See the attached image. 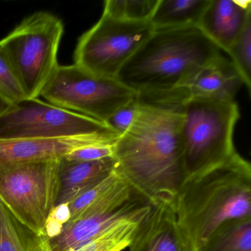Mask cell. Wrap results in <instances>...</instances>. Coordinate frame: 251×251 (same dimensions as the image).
Wrapping results in <instances>:
<instances>
[{
    "instance_id": "cell-1",
    "label": "cell",
    "mask_w": 251,
    "mask_h": 251,
    "mask_svg": "<svg viewBox=\"0 0 251 251\" xmlns=\"http://www.w3.org/2000/svg\"><path fill=\"white\" fill-rule=\"evenodd\" d=\"M137 99L133 125L114 145L116 170L151 205L163 201L173 203L184 180L180 142L183 103Z\"/></svg>"
},
{
    "instance_id": "cell-2",
    "label": "cell",
    "mask_w": 251,
    "mask_h": 251,
    "mask_svg": "<svg viewBox=\"0 0 251 251\" xmlns=\"http://www.w3.org/2000/svg\"><path fill=\"white\" fill-rule=\"evenodd\" d=\"M192 251H199L220 226L251 218V166L235 152L224 162L183 180L173 202Z\"/></svg>"
},
{
    "instance_id": "cell-3",
    "label": "cell",
    "mask_w": 251,
    "mask_h": 251,
    "mask_svg": "<svg viewBox=\"0 0 251 251\" xmlns=\"http://www.w3.org/2000/svg\"><path fill=\"white\" fill-rule=\"evenodd\" d=\"M221 55L220 48L198 26L158 29L116 79L139 97L167 95L185 87Z\"/></svg>"
},
{
    "instance_id": "cell-4",
    "label": "cell",
    "mask_w": 251,
    "mask_h": 251,
    "mask_svg": "<svg viewBox=\"0 0 251 251\" xmlns=\"http://www.w3.org/2000/svg\"><path fill=\"white\" fill-rule=\"evenodd\" d=\"M181 112L184 180L224 162L236 152L233 134L240 112L235 100L189 98L182 104Z\"/></svg>"
},
{
    "instance_id": "cell-5",
    "label": "cell",
    "mask_w": 251,
    "mask_h": 251,
    "mask_svg": "<svg viewBox=\"0 0 251 251\" xmlns=\"http://www.w3.org/2000/svg\"><path fill=\"white\" fill-rule=\"evenodd\" d=\"M64 24L51 13L25 19L0 41V47L28 99H37L59 66L57 59Z\"/></svg>"
},
{
    "instance_id": "cell-6",
    "label": "cell",
    "mask_w": 251,
    "mask_h": 251,
    "mask_svg": "<svg viewBox=\"0 0 251 251\" xmlns=\"http://www.w3.org/2000/svg\"><path fill=\"white\" fill-rule=\"evenodd\" d=\"M41 96L55 106L105 123L136 93L117 79L97 75L73 64L58 66Z\"/></svg>"
},
{
    "instance_id": "cell-7",
    "label": "cell",
    "mask_w": 251,
    "mask_h": 251,
    "mask_svg": "<svg viewBox=\"0 0 251 251\" xmlns=\"http://www.w3.org/2000/svg\"><path fill=\"white\" fill-rule=\"evenodd\" d=\"M120 137L106 123L38 99L13 104L0 117V139Z\"/></svg>"
},
{
    "instance_id": "cell-8",
    "label": "cell",
    "mask_w": 251,
    "mask_h": 251,
    "mask_svg": "<svg viewBox=\"0 0 251 251\" xmlns=\"http://www.w3.org/2000/svg\"><path fill=\"white\" fill-rule=\"evenodd\" d=\"M58 161H36L0 172V200L21 223L40 236L56 204Z\"/></svg>"
},
{
    "instance_id": "cell-9",
    "label": "cell",
    "mask_w": 251,
    "mask_h": 251,
    "mask_svg": "<svg viewBox=\"0 0 251 251\" xmlns=\"http://www.w3.org/2000/svg\"><path fill=\"white\" fill-rule=\"evenodd\" d=\"M153 30L150 22L122 21L102 13L99 21L79 39L75 64L97 75L116 79Z\"/></svg>"
},
{
    "instance_id": "cell-10",
    "label": "cell",
    "mask_w": 251,
    "mask_h": 251,
    "mask_svg": "<svg viewBox=\"0 0 251 251\" xmlns=\"http://www.w3.org/2000/svg\"><path fill=\"white\" fill-rule=\"evenodd\" d=\"M137 196L139 195L115 169L70 202L55 207L42 236L50 237L64 225L80 216L116 209Z\"/></svg>"
},
{
    "instance_id": "cell-11",
    "label": "cell",
    "mask_w": 251,
    "mask_h": 251,
    "mask_svg": "<svg viewBox=\"0 0 251 251\" xmlns=\"http://www.w3.org/2000/svg\"><path fill=\"white\" fill-rule=\"evenodd\" d=\"M152 205L140 196L116 209L83 214L43 237L48 251H70L112 227L149 215Z\"/></svg>"
},
{
    "instance_id": "cell-12",
    "label": "cell",
    "mask_w": 251,
    "mask_h": 251,
    "mask_svg": "<svg viewBox=\"0 0 251 251\" xmlns=\"http://www.w3.org/2000/svg\"><path fill=\"white\" fill-rule=\"evenodd\" d=\"M117 139L83 136L64 139H0V172L21 164L59 159L77 148L92 144L114 142Z\"/></svg>"
},
{
    "instance_id": "cell-13",
    "label": "cell",
    "mask_w": 251,
    "mask_h": 251,
    "mask_svg": "<svg viewBox=\"0 0 251 251\" xmlns=\"http://www.w3.org/2000/svg\"><path fill=\"white\" fill-rule=\"evenodd\" d=\"M128 251H192L177 224L171 202L160 201L152 205L136 230Z\"/></svg>"
},
{
    "instance_id": "cell-14",
    "label": "cell",
    "mask_w": 251,
    "mask_h": 251,
    "mask_svg": "<svg viewBox=\"0 0 251 251\" xmlns=\"http://www.w3.org/2000/svg\"><path fill=\"white\" fill-rule=\"evenodd\" d=\"M251 17V1L210 0L198 27L227 53Z\"/></svg>"
},
{
    "instance_id": "cell-15",
    "label": "cell",
    "mask_w": 251,
    "mask_h": 251,
    "mask_svg": "<svg viewBox=\"0 0 251 251\" xmlns=\"http://www.w3.org/2000/svg\"><path fill=\"white\" fill-rule=\"evenodd\" d=\"M243 85L233 63L221 55L202 68L183 88V92L186 99L232 101Z\"/></svg>"
},
{
    "instance_id": "cell-16",
    "label": "cell",
    "mask_w": 251,
    "mask_h": 251,
    "mask_svg": "<svg viewBox=\"0 0 251 251\" xmlns=\"http://www.w3.org/2000/svg\"><path fill=\"white\" fill-rule=\"evenodd\" d=\"M113 158L92 161H70L64 156L58 161V196L55 207L64 205L78 194L115 170Z\"/></svg>"
},
{
    "instance_id": "cell-17",
    "label": "cell",
    "mask_w": 251,
    "mask_h": 251,
    "mask_svg": "<svg viewBox=\"0 0 251 251\" xmlns=\"http://www.w3.org/2000/svg\"><path fill=\"white\" fill-rule=\"evenodd\" d=\"M210 0H158L150 23L154 30L198 26Z\"/></svg>"
},
{
    "instance_id": "cell-18",
    "label": "cell",
    "mask_w": 251,
    "mask_h": 251,
    "mask_svg": "<svg viewBox=\"0 0 251 251\" xmlns=\"http://www.w3.org/2000/svg\"><path fill=\"white\" fill-rule=\"evenodd\" d=\"M0 251H48L42 236L21 223L1 200Z\"/></svg>"
},
{
    "instance_id": "cell-19",
    "label": "cell",
    "mask_w": 251,
    "mask_h": 251,
    "mask_svg": "<svg viewBox=\"0 0 251 251\" xmlns=\"http://www.w3.org/2000/svg\"><path fill=\"white\" fill-rule=\"evenodd\" d=\"M199 251H251V218L223 223Z\"/></svg>"
},
{
    "instance_id": "cell-20",
    "label": "cell",
    "mask_w": 251,
    "mask_h": 251,
    "mask_svg": "<svg viewBox=\"0 0 251 251\" xmlns=\"http://www.w3.org/2000/svg\"><path fill=\"white\" fill-rule=\"evenodd\" d=\"M146 218L112 227L70 251H122L128 248L136 230Z\"/></svg>"
},
{
    "instance_id": "cell-21",
    "label": "cell",
    "mask_w": 251,
    "mask_h": 251,
    "mask_svg": "<svg viewBox=\"0 0 251 251\" xmlns=\"http://www.w3.org/2000/svg\"><path fill=\"white\" fill-rule=\"evenodd\" d=\"M158 2V0H107L102 13L122 21L147 23Z\"/></svg>"
},
{
    "instance_id": "cell-22",
    "label": "cell",
    "mask_w": 251,
    "mask_h": 251,
    "mask_svg": "<svg viewBox=\"0 0 251 251\" xmlns=\"http://www.w3.org/2000/svg\"><path fill=\"white\" fill-rule=\"evenodd\" d=\"M227 55L237 70L244 85L251 93V17H249L237 39L230 47Z\"/></svg>"
},
{
    "instance_id": "cell-23",
    "label": "cell",
    "mask_w": 251,
    "mask_h": 251,
    "mask_svg": "<svg viewBox=\"0 0 251 251\" xmlns=\"http://www.w3.org/2000/svg\"><path fill=\"white\" fill-rule=\"evenodd\" d=\"M0 96L12 104L27 99L9 60L0 47Z\"/></svg>"
},
{
    "instance_id": "cell-24",
    "label": "cell",
    "mask_w": 251,
    "mask_h": 251,
    "mask_svg": "<svg viewBox=\"0 0 251 251\" xmlns=\"http://www.w3.org/2000/svg\"><path fill=\"white\" fill-rule=\"evenodd\" d=\"M114 142L92 144L73 150L64 155L70 161H92L114 157Z\"/></svg>"
},
{
    "instance_id": "cell-25",
    "label": "cell",
    "mask_w": 251,
    "mask_h": 251,
    "mask_svg": "<svg viewBox=\"0 0 251 251\" xmlns=\"http://www.w3.org/2000/svg\"><path fill=\"white\" fill-rule=\"evenodd\" d=\"M139 108L137 97L117 110L106 121V124L112 128L119 136H123L130 129L136 119Z\"/></svg>"
},
{
    "instance_id": "cell-26",
    "label": "cell",
    "mask_w": 251,
    "mask_h": 251,
    "mask_svg": "<svg viewBox=\"0 0 251 251\" xmlns=\"http://www.w3.org/2000/svg\"><path fill=\"white\" fill-rule=\"evenodd\" d=\"M12 105V103L8 102L5 98L0 96V117H1L2 114H5V113L11 108Z\"/></svg>"
}]
</instances>
